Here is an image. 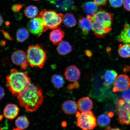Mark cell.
Here are the masks:
<instances>
[{
    "label": "cell",
    "instance_id": "obj_28",
    "mask_svg": "<svg viewBox=\"0 0 130 130\" xmlns=\"http://www.w3.org/2000/svg\"><path fill=\"white\" fill-rule=\"evenodd\" d=\"M110 117L108 115L102 114L100 115L97 119V122L99 125L105 127L108 125L110 122Z\"/></svg>",
    "mask_w": 130,
    "mask_h": 130
},
{
    "label": "cell",
    "instance_id": "obj_2",
    "mask_svg": "<svg viewBox=\"0 0 130 130\" xmlns=\"http://www.w3.org/2000/svg\"><path fill=\"white\" fill-rule=\"evenodd\" d=\"M91 17L92 21V29L97 37L103 38L111 31L113 17L111 13L100 10Z\"/></svg>",
    "mask_w": 130,
    "mask_h": 130
},
{
    "label": "cell",
    "instance_id": "obj_15",
    "mask_svg": "<svg viewBox=\"0 0 130 130\" xmlns=\"http://www.w3.org/2000/svg\"><path fill=\"white\" fill-rule=\"evenodd\" d=\"M19 111V108L17 105L13 104H9L4 109V116L8 119L12 120L17 116Z\"/></svg>",
    "mask_w": 130,
    "mask_h": 130
},
{
    "label": "cell",
    "instance_id": "obj_37",
    "mask_svg": "<svg viewBox=\"0 0 130 130\" xmlns=\"http://www.w3.org/2000/svg\"><path fill=\"white\" fill-rule=\"evenodd\" d=\"M105 130H122L118 128H111L110 126H108Z\"/></svg>",
    "mask_w": 130,
    "mask_h": 130
},
{
    "label": "cell",
    "instance_id": "obj_22",
    "mask_svg": "<svg viewBox=\"0 0 130 130\" xmlns=\"http://www.w3.org/2000/svg\"><path fill=\"white\" fill-rule=\"evenodd\" d=\"M63 22L64 25L69 27H72L75 26L77 21L74 14L72 13L68 12L63 16Z\"/></svg>",
    "mask_w": 130,
    "mask_h": 130
},
{
    "label": "cell",
    "instance_id": "obj_30",
    "mask_svg": "<svg viewBox=\"0 0 130 130\" xmlns=\"http://www.w3.org/2000/svg\"><path fill=\"white\" fill-rule=\"evenodd\" d=\"M122 97L125 101L130 102V89H126L123 92Z\"/></svg>",
    "mask_w": 130,
    "mask_h": 130
},
{
    "label": "cell",
    "instance_id": "obj_23",
    "mask_svg": "<svg viewBox=\"0 0 130 130\" xmlns=\"http://www.w3.org/2000/svg\"><path fill=\"white\" fill-rule=\"evenodd\" d=\"M24 13L27 18L32 19L36 18L38 15L39 10L35 6H29L24 9Z\"/></svg>",
    "mask_w": 130,
    "mask_h": 130
},
{
    "label": "cell",
    "instance_id": "obj_9",
    "mask_svg": "<svg viewBox=\"0 0 130 130\" xmlns=\"http://www.w3.org/2000/svg\"><path fill=\"white\" fill-rule=\"evenodd\" d=\"M56 10L61 12L74 10L76 8L74 0H47Z\"/></svg>",
    "mask_w": 130,
    "mask_h": 130
},
{
    "label": "cell",
    "instance_id": "obj_32",
    "mask_svg": "<svg viewBox=\"0 0 130 130\" xmlns=\"http://www.w3.org/2000/svg\"><path fill=\"white\" fill-rule=\"evenodd\" d=\"M108 0H94V2L98 6H104L107 4Z\"/></svg>",
    "mask_w": 130,
    "mask_h": 130
},
{
    "label": "cell",
    "instance_id": "obj_13",
    "mask_svg": "<svg viewBox=\"0 0 130 130\" xmlns=\"http://www.w3.org/2000/svg\"><path fill=\"white\" fill-rule=\"evenodd\" d=\"M78 24L84 35H87L92 29V21L91 16L87 15L86 17H81L79 19Z\"/></svg>",
    "mask_w": 130,
    "mask_h": 130
},
{
    "label": "cell",
    "instance_id": "obj_4",
    "mask_svg": "<svg viewBox=\"0 0 130 130\" xmlns=\"http://www.w3.org/2000/svg\"><path fill=\"white\" fill-rule=\"evenodd\" d=\"M27 56L29 64L34 68H43L47 58L46 52L38 44L29 46L27 50Z\"/></svg>",
    "mask_w": 130,
    "mask_h": 130
},
{
    "label": "cell",
    "instance_id": "obj_5",
    "mask_svg": "<svg viewBox=\"0 0 130 130\" xmlns=\"http://www.w3.org/2000/svg\"><path fill=\"white\" fill-rule=\"evenodd\" d=\"M63 14L57 13L55 11L44 9L39 14L47 28L53 30L58 28L63 22Z\"/></svg>",
    "mask_w": 130,
    "mask_h": 130
},
{
    "label": "cell",
    "instance_id": "obj_3",
    "mask_svg": "<svg viewBox=\"0 0 130 130\" xmlns=\"http://www.w3.org/2000/svg\"><path fill=\"white\" fill-rule=\"evenodd\" d=\"M6 86L13 96H17L31 82L27 73L19 71L15 69L11 70L6 77Z\"/></svg>",
    "mask_w": 130,
    "mask_h": 130
},
{
    "label": "cell",
    "instance_id": "obj_42",
    "mask_svg": "<svg viewBox=\"0 0 130 130\" xmlns=\"http://www.w3.org/2000/svg\"><path fill=\"white\" fill-rule=\"evenodd\" d=\"M13 1H15V0H13Z\"/></svg>",
    "mask_w": 130,
    "mask_h": 130
},
{
    "label": "cell",
    "instance_id": "obj_20",
    "mask_svg": "<svg viewBox=\"0 0 130 130\" xmlns=\"http://www.w3.org/2000/svg\"><path fill=\"white\" fill-rule=\"evenodd\" d=\"M83 9L88 15L92 16L98 12V7L95 3L90 1L84 3L83 5Z\"/></svg>",
    "mask_w": 130,
    "mask_h": 130
},
{
    "label": "cell",
    "instance_id": "obj_35",
    "mask_svg": "<svg viewBox=\"0 0 130 130\" xmlns=\"http://www.w3.org/2000/svg\"><path fill=\"white\" fill-rule=\"evenodd\" d=\"M5 95V91L4 88L0 86V100L2 99Z\"/></svg>",
    "mask_w": 130,
    "mask_h": 130
},
{
    "label": "cell",
    "instance_id": "obj_12",
    "mask_svg": "<svg viewBox=\"0 0 130 130\" xmlns=\"http://www.w3.org/2000/svg\"><path fill=\"white\" fill-rule=\"evenodd\" d=\"M81 73L77 66H71L66 70L64 75L66 79L71 82H76L80 78Z\"/></svg>",
    "mask_w": 130,
    "mask_h": 130
},
{
    "label": "cell",
    "instance_id": "obj_16",
    "mask_svg": "<svg viewBox=\"0 0 130 130\" xmlns=\"http://www.w3.org/2000/svg\"><path fill=\"white\" fill-rule=\"evenodd\" d=\"M117 73L113 70H107L102 77L104 80L103 84L105 87H109L112 85L117 77Z\"/></svg>",
    "mask_w": 130,
    "mask_h": 130
},
{
    "label": "cell",
    "instance_id": "obj_11",
    "mask_svg": "<svg viewBox=\"0 0 130 130\" xmlns=\"http://www.w3.org/2000/svg\"><path fill=\"white\" fill-rule=\"evenodd\" d=\"M130 87V79L126 75L121 74L118 76L114 83L113 92L122 91L126 90Z\"/></svg>",
    "mask_w": 130,
    "mask_h": 130
},
{
    "label": "cell",
    "instance_id": "obj_24",
    "mask_svg": "<svg viewBox=\"0 0 130 130\" xmlns=\"http://www.w3.org/2000/svg\"><path fill=\"white\" fill-rule=\"evenodd\" d=\"M16 35L18 41L22 43L28 38L29 36L28 30L25 28L19 29L17 30Z\"/></svg>",
    "mask_w": 130,
    "mask_h": 130
},
{
    "label": "cell",
    "instance_id": "obj_40",
    "mask_svg": "<svg viewBox=\"0 0 130 130\" xmlns=\"http://www.w3.org/2000/svg\"><path fill=\"white\" fill-rule=\"evenodd\" d=\"M11 130H23V129H19V128H15V129H13Z\"/></svg>",
    "mask_w": 130,
    "mask_h": 130
},
{
    "label": "cell",
    "instance_id": "obj_7",
    "mask_svg": "<svg viewBox=\"0 0 130 130\" xmlns=\"http://www.w3.org/2000/svg\"><path fill=\"white\" fill-rule=\"evenodd\" d=\"M118 121L122 125L130 124V102L121 100L117 105Z\"/></svg>",
    "mask_w": 130,
    "mask_h": 130
},
{
    "label": "cell",
    "instance_id": "obj_19",
    "mask_svg": "<svg viewBox=\"0 0 130 130\" xmlns=\"http://www.w3.org/2000/svg\"><path fill=\"white\" fill-rule=\"evenodd\" d=\"M118 39L120 42L130 44V26L129 24H125L124 28L118 36Z\"/></svg>",
    "mask_w": 130,
    "mask_h": 130
},
{
    "label": "cell",
    "instance_id": "obj_29",
    "mask_svg": "<svg viewBox=\"0 0 130 130\" xmlns=\"http://www.w3.org/2000/svg\"><path fill=\"white\" fill-rule=\"evenodd\" d=\"M110 4L113 8H119L122 6L123 0H109Z\"/></svg>",
    "mask_w": 130,
    "mask_h": 130
},
{
    "label": "cell",
    "instance_id": "obj_8",
    "mask_svg": "<svg viewBox=\"0 0 130 130\" xmlns=\"http://www.w3.org/2000/svg\"><path fill=\"white\" fill-rule=\"evenodd\" d=\"M27 28L31 33L40 37L48 28L41 18L38 17L29 21L27 24Z\"/></svg>",
    "mask_w": 130,
    "mask_h": 130
},
{
    "label": "cell",
    "instance_id": "obj_38",
    "mask_svg": "<svg viewBox=\"0 0 130 130\" xmlns=\"http://www.w3.org/2000/svg\"><path fill=\"white\" fill-rule=\"evenodd\" d=\"M4 22V20L3 18L1 15H0V27L2 26Z\"/></svg>",
    "mask_w": 130,
    "mask_h": 130
},
{
    "label": "cell",
    "instance_id": "obj_21",
    "mask_svg": "<svg viewBox=\"0 0 130 130\" xmlns=\"http://www.w3.org/2000/svg\"><path fill=\"white\" fill-rule=\"evenodd\" d=\"M57 50L59 54L62 56H64L72 51V47L69 42L66 41H62L58 43Z\"/></svg>",
    "mask_w": 130,
    "mask_h": 130
},
{
    "label": "cell",
    "instance_id": "obj_6",
    "mask_svg": "<svg viewBox=\"0 0 130 130\" xmlns=\"http://www.w3.org/2000/svg\"><path fill=\"white\" fill-rule=\"evenodd\" d=\"M77 118L76 125L82 130H92L97 126L96 119L91 111L82 112Z\"/></svg>",
    "mask_w": 130,
    "mask_h": 130
},
{
    "label": "cell",
    "instance_id": "obj_10",
    "mask_svg": "<svg viewBox=\"0 0 130 130\" xmlns=\"http://www.w3.org/2000/svg\"><path fill=\"white\" fill-rule=\"evenodd\" d=\"M13 63L20 66L23 69L26 70L29 64L27 54L23 50H18L14 52L11 56Z\"/></svg>",
    "mask_w": 130,
    "mask_h": 130
},
{
    "label": "cell",
    "instance_id": "obj_36",
    "mask_svg": "<svg viewBox=\"0 0 130 130\" xmlns=\"http://www.w3.org/2000/svg\"><path fill=\"white\" fill-rule=\"evenodd\" d=\"M85 54L87 56L90 57L92 56V53L91 52L89 51V50H86L85 51Z\"/></svg>",
    "mask_w": 130,
    "mask_h": 130
},
{
    "label": "cell",
    "instance_id": "obj_25",
    "mask_svg": "<svg viewBox=\"0 0 130 130\" xmlns=\"http://www.w3.org/2000/svg\"><path fill=\"white\" fill-rule=\"evenodd\" d=\"M15 124L18 128L24 130L28 127L30 123L27 117L23 116L19 117L16 119Z\"/></svg>",
    "mask_w": 130,
    "mask_h": 130
},
{
    "label": "cell",
    "instance_id": "obj_14",
    "mask_svg": "<svg viewBox=\"0 0 130 130\" xmlns=\"http://www.w3.org/2000/svg\"><path fill=\"white\" fill-rule=\"evenodd\" d=\"M77 105L79 111L81 112H84L91 110L93 108V103L89 97H84L78 100Z\"/></svg>",
    "mask_w": 130,
    "mask_h": 130
},
{
    "label": "cell",
    "instance_id": "obj_33",
    "mask_svg": "<svg viewBox=\"0 0 130 130\" xmlns=\"http://www.w3.org/2000/svg\"><path fill=\"white\" fill-rule=\"evenodd\" d=\"M123 4L125 9L130 12V0H124Z\"/></svg>",
    "mask_w": 130,
    "mask_h": 130
},
{
    "label": "cell",
    "instance_id": "obj_31",
    "mask_svg": "<svg viewBox=\"0 0 130 130\" xmlns=\"http://www.w3.org/2000/svg\"><path fill=\"white\" fill-rule=\"evenodd\" d=\"M22 4H14L12 6V10L14 12H19L22 9Z\"/></svg>",
    "mask_w": 130,
    "mask_h": 130
},
{
    "label": "cell",
    "instance_id": "obj_41",
    "mask_svg": "<svg viewBox=\"0 0 130 130\" xmlns=\"http://www.w3.org/2000/svg\"><path fill=\"white\" fill-rule=\"evenodd\" d=\"M34 1H40L41 0H33Z\"/></svg>",
    "mask_w": 130,
    "mask_h": 130
},
{
    "label": "cell",
    "instance_id": "obj_1",
    "mask_svg": "<svg viewBox=\"0 0 130 130\" xmlns=\"http://www.w3.org/2000/svg\"><path fill=\"white\" fill-rule=\"evenodd\" d=\"M19 105L29 112H34L43 103V96L41 89L31 82L17 96Z\"/></svg>",
    "mask_w": 130,
    "mask_h": 130
},
{
    "label": "cell",
    "instance_id": "obj_17",
    "mask_svg": "<svg viewBox=\"0 0 130 130\" xmlns=\"http://www.w3.org/2000/svg\"><path fill=\"white\" fill-rule=\"evenodd\" d=\"M65 34L60 28H57L53 29L50 32V39L53 44L56 45L62 41Z\"/></svg>",
    "mask_w": 130,
    "mask_h": 130
},
{
    "label": "cell",
    "instance_id": "obj_26",
    "mask_svg": "<svg viewBox=\"0 0 130 130\" xmlns=\"http://www.w3.org/2000/svg\"><path fill=\"white\" fill-rule=\"evenodd\" d=\"M119 54L122 58L130 57V44H125L120 47L118 50Z\"/></svg>",
    "mask_w": 130,
    "mask_h": 130
},
{
    "label": "cell",
    "instance_id": "obj_34",
    "mask_svg": "<svg viewBox=\"0 0 130 130\" xmlns=\"http://www.w3.org/2000/svg\"><path fill=\"white\" fill-rule=\"evenodd\" d=\"M0 31L3 34V35H4L5 38L7 39L10 41H12L13 40V38L7 32L3 30H1Z\"/></svg>",
    "mask_w": 130,
    "mask_h": 130
},
{
    "label": "cell",
    "instance_id": "obj_39",
    "mask_svg": "<svg viewBox=\"0 0 130 130\" xmlns=\"http://www.w3.org/2000/svg\"><path fill=\"white\" fill-rule=\"evenodd\" d=\"M6 44V42L5 41L2 40L0 42V45L2 46H4Z\"/></svg>",
    "mask_w": 130,
    "mask_h": 130
},
{
    "label": "cell",
    "instance_id": "obj_18",
    "mask_svg": "<svg viewBox=\"0 0 130 130\" xmlns=\"http://www.w3.org/2000/svg\"><path fill=\"white\" fill-rule=\"evenodd\" d=\"M78 109L77 103L72 100L66 101L62 105V109L67 115H74L77 112Z\"/></svg>",
    "mask_w": 130,
    "mask_h": 130
},
{
    "label": "cell",
    "instance_id": "obj_27",
    "mask_svg": "<svg viewBox=\"0 0 130 130\" xmlns=\"http://www.w3.org/2000/svg\"><path fill=\"white\" fill-rule=\"evenodd\" d=\"M51 81L54 87L58 89L62 87L64 83L62 76L58 74L54 75L52 77Z\"/></svg>",
    "mask_w": 130,
    "mask_h": 130
}]
</instances>
